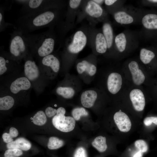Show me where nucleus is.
<instances>
[{
	"mask_svg": "<svg viewBox=\"0 0 157 157\" xmlns=\"http://www.w3.org/2000/svg\"><path fill=\"white\" fill-rule=\"evenodd\" d=\"M77 70L79 74L86 72L90 76L95 74L97 68L95 65L85 60L78 63L76 66Z\"/></svg>",
	"mask_w": 157,
	"mask_h": 157,
	"instance_id": "23",
	"label": "nucleus"
},
{
	"mask_svg": "<svg viewBox=\"0 0 157 157\" xmlns=\"http://www.w3.org/2000/svg\"><path fill=\"white\" fill-rule=\"evenodd\" d=\"M31 53L24 58V76L31 83L32 87L37 90L42 88L44 79L43 74L38 65L33 59Z\"/></svg>",
	"mask_w": 157,
	"mask_h": 157,
	"instance_id": "6",
	"label": "nucleus"
},
{
	"mask_svg": "<svg viewBox=\"0 0 157 157\" xmlns=\"http://www.w3.org/2000/svg\"><path fill=\"white\" fill-rule=\"evenodd\" d=\"M130 98L135 110L142 111L145 104V99L142 92L140 89H134L130 93Z\"/></svg>",
	"mask_w": 157,
	"mask_h": 157,
	"instance_id": "15",
	"label": "nucleus"
},
{
	"mask_svg": "<svg viewBox=\"0 0 157 157\" xmlns=\"http://www.w3.org/2000/svg\"><path fill=\"white\" fill-rule=\"evenodd\" d=\"M72 114L76 120H79L81 116H87L88 114L85 109L83 108H76L73 109Z\"/></svg>",
	"mask_w": 157,
	"mask_h": 157,
	"instance_id": "31",
	"label": "nucleus"
},
{
	"mask_svg": "<svg viewBox=\"0 0 157 157\" xmlns=\"http://www.w3.org/2000/svg\"><path fill=\"white\" fill-rule=\"evenodd\" d=\"M128 67L131 74L135 73L139 69L138 63L134 60L130 62L128 64Z\"/></svg>",
	"mask_w": 157,
	"mask_h": 157,
	"instance_id": "34",
	"label": "nucleus"
},
{
	"mask_svg": "<svg viewBox=\"0 0 157 157\" xmlns=\"http://www.w3.org/2000/svg\"><path fill=\"white\" fill-rule=\"evenodd\" d=\"M13 2L12 0L6 1L0 6V32H3L9 26H13V24L6 22L4 17L5 11L10 10Z\"/></svg>",
	"mask_w": 157,
	"mask_h": 157,
	"instance_id": "20",
	"label": "nucleus"
},
{
	"mask_svg": "<svg viewBox=\"0 0 157 157\" xmlns=\"http://www.w3.org/2000/svg\"><path fill=\"white\" fill-rule=\"evenodd\" d=\"M22 150L18 149H8L6 150L4 154V157H18L22 155Z\"/></svg>",
	"mask_w": 157,
	"mask_h": 157,
	"instance_id": "32",
	"label": "nucleus"
},
{
	"mask_svg": "<svg viewBox=\"0 0 157 157\" xmlns=\"http://www.w3.org/2000/svg\"><path fill=\"white\" fill-rule=\"evenodd\" d=\"M6 90L13 96H26L29 95L33 87L29 80L24 76L20 75L12 79Z\"/></svg>",
	"mask_w": 157,
	"mask_h": 157,
	"instance_id": "8",
	"label": "nucleus"
},
{
	"mask_svg": "<svg viewBox=\"0 0 157 157\" xmlns=\"http://www.w3.org/2000/svg\"><path fill=\"white\" fill-rule=\"evenodd\" d=\"M56 93L65 99H69L74 95L75 92L73 88L70 87L60 86L56 90Z\"/></svg>",
	"mask_w": 157,
	"mask_h": 157,
	"instance_id": "27",
	"label": "nucleus"
},
{
	"mask_svg": "<svg viewBox=\"0 0 157 157\" xmlns=\"http://www.w3.org/2000/svg\"><path fill=\"white\" fill-rule=\"evenodd\" d=\"M31 146L30 142L23 138H19L6 144L8 149H18L23 151L29 150Z\"/></svg>",
	"mask_w": 157,
	"mask_h": 157,
	"instance_id": "21",
	"label": "nucleus"
},
{
	"mask_svg": "<svg viewBox=\"0 0 157 157\" xmlns=\"http://www.w3.org/2000/svg\"><path fill=\"white\" fill-rule=\"evenodd\" d=\"M57 110L51 107H47L45 110V113L46 115L50 117L55 115L56 114Z\"/></svg>",
	"mask_w": 157,
	"mask_h": 157,
	"instance_id": "37",
	"label": "nucleus"
},
{
	"mask_svg": "<svg viewBox=\"0 0 157 157\" xmlns=\"http://www.w3.org/2000/svg\"><path fill=\"white\" fill-rule=\"evenodd\" d=\"M140 24L142 29L140 32L144 38L149 32L157 30V14L147 12L143 9Z\"/></svg>",
	"mask_w": 157,
	"mask_h": 157,
	"instance_id": "11",
	"label": "nucleus"
},
{
	"mask_svg": "<svg viewBox=\"0 0 157 157\" xmlns=\"http://www.w3.org/2000/svg\"><path fill=\"white\" fill-rule=\"evenodd\" d=\"M52 122L56 129L64 132L72 131L75 125V121L73 117H66L62 114H56L53 118Z\"/></svg>",
	"mask_w": 157,
	"mask_h": 157,
	"instance_id": "12",
	"label": "nucleus"
},
{
	"mask_svg": "<svg viewBox=\"0 0 157 157\" xmlns=\"http://www.w3.org/2000/svg\"><path fill=\"white\" fill-rule=\"evenodd\" d=\"M64 144V142L55 137H50L47 144L48 148L51 150L57 149L62 147Z\"/></svg>",
	"mask_w": 157,
	"mask_h": 157,
	"instance_id": "29",
	"label": "nucleus"
},
{
	"mask_svg": "<svg viewBox=\"0 0 157 157\" xmlns=\"http://www.w3.org/2000/svg\"><path fill=\"white\" fill-rule=\"evenodd\" d=\"M144 123L146 126L151 125L152 123L157 125V117H150L145 118L144 120Z\"/></svg>",
	"mask_w": 157,
	"mask_h": 157,
	"instance_id": "36",
	"label": "nucleus"
},
{
	"mask_svg": "<svg viewBox=\"0 0 157 157\" xmlns=\"http://www.w3.org/2000/svg\"><path fill=\"white\" fill-rule=\"evenodd\" d=\"M10 35L8 52L14 60L20 63L30 53L29 47L23 34L20 31L14 28Z\"/></svg>",
	"mask_w": 157,
	"mask_h": 157,
	"instance_id": "3",
	"label": "nucleus"
},
{
	"mask_svg": "<svg viewBox=\"0 0 157 157\" xmlns=\"http://www.w3.org/2000/svg\"><path fill=\"white\" fill-rule=\"evenodd\" d=\"M32 119L34 124L38 126H42L46 123L47 118L44 111L39 110L34 115Z\"/></svg>",
	"mask_w": 157,
	"mask_h": 157,
	"instance_id": "28",
	"label": "nucleus"
},
{
	"mask_svg": "<svg viewBox=\"0 0 157 157\" xmlns=\"http://www.w3.org/2000/svg\"><path fill=\"white\" fill-rule=\"evenodd\" d=\"M106 140L105 137L99 136L95 138L92 144L99 151L103 152L106 150L107 148Z\"/></svg>",
	"mask_w": 157,
	"mask_h": 157,
	"instance_id": "26",
	"label": "nucleus"
},
{
	"mask_svg": "<svg viewBox=\"0 0 157 157\" xmlns=\"http://www.w3.org/2000/svg\"><path fill=\"white\" fill-rule=\"evenodd\" d=\"M58 10L50 9L21 15L13 24V27L23 34L42 28L52 27L58 21Z\"/></svg>",
	"mask_w": 157,
	"mask_h": 157,
	"instance_id": "1",
	"label": "nucleus"
},
{
	"mask_svg": "<svg viewBox=\"0 0 157 157\" xmlns=\"http://www.w3.org/2000/svg\"><path fill=\"white\" fill-rule=\"evenodd\" d=\"M133 81L135 84L140 85L144 81L145 77L142 70L139 69L135 73L132 74Z\"/></svg>",
	"mask_w": 157,
	"mask_h": 157,
	"instance_id": "30",
	"label": "nucleus"
},
{
	"mask_svg": "<svg viewBox=\"0 0 157 157\" xmlns=\"http://www.w3.org/2000/svg\"><path fill=\"white\" fill-rule=\"evenodd\" d=\"M20 63L14 60L3 46L0 49V75L1 76L17 71L22 68Z\"/></svg>",
	"mask_w": 157,
	"mask_h": 157,
	"instance_id": "9",
	"label": "nucleus"
},
{
	"mask_svg": "<svg viewBox=\"0 0 157 157\" xmlns=\"http://www.w3.org/2000/svg\"><path fill=\"white\" fill-rule=\"evenodd\" d=\"M142 37L140 32L126 30L115 36L114 46L119 52L122 53L127 50L137 47Z\"/></svg>",
	"mask_w": 157,
	"mask_h": 157,
	"instance_id": "5",
	"label": "nucleus"
},
{
	"mask_svg": "<svg viewBox=\"0 0 157 157\" xmlns=\"http://www.w3.org/2000/svg\"><path fill=\"white\" fill-rule=\"evenodd\" d=\"M102 30L103 34L106 39L108 49H111L114 46V40L113 28L111 24L106 22L103 24Z\"/></svg>",
	"mask_w": 157,
	"mask_h": 157,
	"instance_id": "19",
	"label": "nucleus"
},
{
	"mask_svg": "<svg viewBox=\"0 0 157 157\" xmlns=\"http://www.w3.org/2000/svg\"><path fill=\"white\" fill-rule=\"evenodd\" d=\"M74 157H87L86 150L82 147H78L74 152Z\"/></svg>",
	"mask_w": 157,
	"mask_h": 157,
	"instance_id": "35",
	"label": "nucleus"
},
{
	"mask_svg": "<svg viewBox=\"0 0 157 157\" xmlns=\"http://www.w3.org/2000/svg\"><path fill=\"white\" fill-rule=\"evenodd\" d=\"M2 138L4 142L7 144L13 141V138L9 133H4L2 135Z\"/></svg>",
	"mask_w": 157,
	"mask_h": 157,
	"instance_id": "39",
	"label": "nucleus"
},
{
	"mask_svg": "<svg viewBox=\"0 0 157 157\" xmlns=\"http://www.w3.org/2000/svg\"><path fill=\"white\" fill-rule=\"evenodd\" d=\"M81 1L80 0H70L69 1L70 7L72 9L78 8L80 4Z\"/></svg>",
	"mask_w": 157,
	"mask_h": 157,
	"instance_id": "38",
	"label": "nucleus"
},
{
	"mask_svg": "<svg viewBox=\"0 0 157 157\" xmlns=\"http://www.w3.org/2000/svg\"><path fill=\"white\" fill-rule=\"evenodd\" d=\"M92 1L100 6H101L104 2V0H94Z\"/></svg>",
	"mask_w": 157,
	"mask_h": 157,
	"instance_id": "43",
	"label": "nucleus"
},
{
	"mask_svg": "<svg viewBox=\"0 0 157 157\" xmlns=\"http://www.w3.org/2000/svg\"><path fill=\"white\" fill-rule=\"evenodd\" d=\"M114 119L118 129L121 132H127L131 129V123L128 115L120 110L114 116Z\"/></svg>",
	"mask_w": 157,
	"mask_h": 157,
	"instance_id": "14",
	"label": "nucleus"
},
{
	"mask_svg": "<svg viewBox=\"0 0 157 157\" xmlns=\"http://www.w3.org/2000/svg\"><path fill=\"white\" fill-rule=\"evenodd\" d=\"M39 66L45 76H47L49 71L58 73L60 68V62L58 58L51 53L38 60Z\"/></svg>",
	"mask_w": 157,
	"mask_h": 157,
	"instance_id": "10",
	"label": "nucleus"
},
{
	"mask_svg": "<svg viewBox=\"0 0 157 157\" xmlns=\"http://www.w3.org/2000/svg\"><path fill=\"white\" fill-rule=\"evenodd\" d=\"M122 84V77L119 74L113 72L109 75L107 81L108 89L113 94L117 93L121 88Z\"/></svg>",
	"mask_w": 157,
	"mask_h": 157,
	"instance_id": "16",
	"label": "nucleus"
},
{
	"mask_svg": "<svg viewBox=\"0 0 157 157\" xmlns=\"http://www.w3.org/2000/svg\"><path fill=\"white\" fill-rule=\"evenodd\" d=\"M143 155V153L139 151L134 155L133 157H142Z\"/></svg>",
	"mask_w": 157,
	"mask_h": 157,
	"instance_id": "42",
	"label": "nucleus"
},
{
	"mask_svg": "<svg viewBox=\"0 0 157 157\" xmlns=\"http://www.w3.org/2000/svg\"><path fill=\"white\" fill-rule=\"evenodd\" d=\"M97 96V92L93 90H87L83 92L81 97L82 104L86 108L92 107L94 103Z\"/></svg>",
	"mask_w": 157,
	"mask_h": 157,
	"instance_id": "18",
	"label": "nucleus"
},
{
	"mask_svg": "<svg viewBox=\"0 0 157 157\" xmlns=\"http://www.w3.org/2000/svg\"><path fill=\"white\" fill-rule=\"evenodd\" d=\"M135 145L139 151L142 153L146 152L148 149L147 143L143 140H139L136 141L135 142Z\"/></svg>",
	"mask_w": 157,
	"mask_h": 157,
	"instance_id": "33",
	"label": "nucleus"
},
{
	"mask_svg": "<svg viewBox=\"0 0 157 157\" xmlns=\"http://www.w3.org/2000/svg\"><path fill=\"white\" fill-rule=\"evenodd\" d=\"M52 27L40 33L23 34L31 55L38 60L51 54L53 51L55 39Z\"/></svg>",
	"mask_w": 157,
	"mask_h": 157,
	"instance_id": "2",
	"label": "nucleus"
},
{
	"mask_svg": "<svg viewBox=\"0 0 157 157\" xmlns=\"http://www.w3.org/2000/svg\"><path fill=\"white\" fill-rule=\"evenodd\" d=\"M58 1L47 0H26L19 10L22 15L40 12L60 6Z\"/></svg>",
	"mask_w": 157,
	"mask_h": 157,
	"instance_id": "7",
	"label": "nucleus"
},
{
	"mask_svg": "<svg viewBox=\"0 0 157 157\" xmlns=\"http://www.w3.org/2000/svg\"><path fill=\"white\" fill-rule=\"evenodd\" d=\"M66 110L65 108L63 107H60L57 110L56 114H62L65 115Z\"/></svg>",
	"mask_w": 157,
	"mask_h": 157,
	"instance_id": "41",
	"label": "nucleus"
},
{
	"mask_svg": "<svg viewBox=\"0 0 157 157\" xmlns=\"http://www.w3.org/2000/svg\"><path fill=\"white\" fill-rule=\"evenodd\" d=\"M9 133L13 138L17 137L18 135V132L15 128L12 127L9 130Z\"/></svg>",
	"mask_w": 157,
	"mask_h": 157,
	"instance_id": "40",
	"label": "nucleus"
},
{
	"mask_svg": "<svg viewBox=\"0 0 157 157\" xmlns=\"http://www.w3.org/2000/svg\"><path fill=\"white\" fill-rule=\"evenodd\" d=\"M87 38L82 31H77L74 34L72 42L69 45L67 49L69 52L76 53L81 51L85 46Z\"/></svg>",
	"mask_w": 157,
	"mask_h": 157,
	"instance_id": "13",
	"label": "nucleus"
},
{
	"mask_svg": "<svg viewBox=\"0 0 157 157\" xmlns=\"http://www.w3.org/2000/svg\"><path fill=\"white\" fill-rule=\"evenodd\" d=\"M155 56L154 53L147 48L141 49L140 53V58L143 63L147 64L150 63Z\"/></svg>",
	"mask_w": 157,
	"mask_h": 157,
	"instance_id": "25",
	"label": "nucleus"
},
{
	"mask_svg": "<svg viewBox=\"0 0 157 157\" xmlns=\"http://www.w3.org/2000/svg\"><path fill=\"white\" fill-rule=\"evenodd\" d=\"M7 91L8 92L1 94H1V96L0 97V110H9L13 107L15 104V100L13 95Z\"/></svg>",
	"mask_w": 157,
	"mask_h": 157,
	"instance_id": "22",
	"label": "nucleus"
},
{
	"mask_svg": "<svg viewBox=\"0 0 157 157\" xmlns=\"http://www.w3.org/2000/svg\"><path fill=\"white\" fill-rule=\"evenodd\" d=\"M95 47L97 52L100 53H105L108 49L106 40L102 33H98L96 35Z\"/></svg>",
	"mask_w": 157,
	"mask_h": 157,
	"instance_id": "24",
	"label": "nucleus"
},
{
	"mask_svg": "<svg viewBox=\"0 0 157 157\" xmlns=\"http://www.w3.org/2000/svg\"><path fill=\"white\" fill-rule=\"evenodd\" d=\"M85 11L89 16L95 18L103 17L105 13L104 10L101 6L92 0L88 2Z\"/></svg>",
	"mask_w": 157,
	"mask_h": 157,
	"instance_id": "17",
	"label": "nucleus"
},
{
	"mask_svg": "<svg viewBox=\"0 0 157 157\" xmlns=\"http://www.w3.org/2000/svg\"><path fill=\"white\" fill-rule=\"evenodd\" d=\"M143 9L133 6H124L113 14L115 21L120 25L140 24Z\"/></svg>",
	"mask_w": 157,
	"mask_h": 157,
	"instance_id": "4",
	"label": "nucleus"
}]
</instances>
